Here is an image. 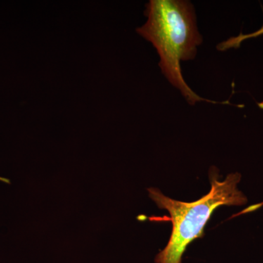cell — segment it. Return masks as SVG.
<instances>
[{
	"label": "cell",
	"mask_w": 263,
	"mask_h": 263,
	"mask_svg": "<svg viewBox=\"0 0 263 263\" xmlns=\"http://www.w3.org/2000/svg\"><path fill=\"white\" fill-rule=\"evenodd\" d=\"M263 34V27H262V29H261L259 31V32L254 33L253 36L259 35V34Z\"/></svg>",
	"instance_id": "3957f363"
},
{
	"label": "cell",
	"mask_w": 263,
	"mask_h": 263,
	"mask_svg": "<svg viewBox=\"0 0 263 263\" xmlns=\"http://www.w3.org/2000/svg\"><path fill=\"white\" fill-rule=\"evenodd\" d=\"M211 190L197 201L186 202L165 196L157 188L148 189L149 197L161 209L171 216L173 230L168 243L156 256V263H182L183 254L193 240L202 238L204 228L212 214L222 205H243L248 199L238 189L241 179L239 173H233L219 181V170L209 171Z\"/></svg>",
	"instance_id": "7a4b0ae2"
},
{
	"label": "cell",
	"mask_w": 263,
	"mask_h": 263,
	"mask_svg": "<svg viewBox=\"0 0 263 263\" xmlns=\"http://www.w3.org/2000/svg\"><path fill=\"white\" fill-rule=\"evenodd\" d=\"M147 22L136 32L152 43L160 55L162 73L177 88L190 105L205 101L230 104L202 98L186 84L181 71V62L195 59L202 37L197 29L196 15L190 2L183 0H151L144 12Z\"/></svg>",
	"instance_id": "6da1fadb"
}]
</instances>
